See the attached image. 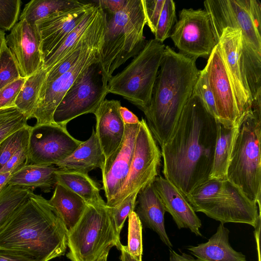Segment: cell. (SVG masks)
I'll list each match as a JSON object with an SVG mask.
<instances>
[{
	"instance_id": "1",
	"label": "cell",
	"mask_w": 261,
	"mask_h": 261,
	"mask_svg": "<svg viewBox=\"0 0 261 261\" xmlns=\"http://www.w3.org/2000/svg\"><path fill=\"white\" fill-rule=\"evenodd\" d=\"M219 124L201 98L192 94L161 146L164 178L185 197L210 178Z\"/></svg>"
},
{
	"instance_id": "2",
	"label": "cell",
	"mask_w": 261,
	"mask_h": 261,
	"mask_svg": "<svg viewBox=\"0 0 261 261\" xmlns=\"http://www.w3.org/2000/svg\"><path fill=\"white\" fill-rule=\"evenodd\" d=\"M68 232L48 200L31 192L0 226V250L35 261H49L65 254Z\"/></svg>"
},
{
	"instance_id": "3",
	"label": "cell",
	"mask_w": 261,
	"mask_h": 261,
	"mask_svg": "<svg viewBox=\"0 0 261 261\" xmlns=\"http://www.w3.org/2000/svg\"><path fill=\"white\" fill-rule=\"evenodd\" d=\"M196 61L195 58L165 46L150 104L143 112L147 124L161 147L171 136L192 95L199 71Z\"/></svg>"
},
{
	"instance_id": "4",
	"label": "cell",
	"mask_w": 261,
	"mask_h": 261,
	"mask_svg": "<svg viewBox=\"0 0 261 261\" xmlns=\"http://www.w3.org/2000/svg\"><path fill=\"white\" fill-rule=\"evenodd\" d=\"M261 96L240 118L229 163L228 180L238 187L251 201L260 205Z\"/></svg>"
},
{
	"instance_id": "5",
	"label": "cell",
	"mask_w": 261,
	"mask_h": 261,
	"mask_svg": "<svg viewBox=\"0 0 261 261\" xmlns=\"http://www.w3.org/2000/svg\"><path fill=\"white\" fill-rule=\"evenodd\" d=\"M106 14L99 62L109 81L116 69L144 47L147 41L143 33L146 21L143 0H126L120 10Z\"/></svg>"
},
{
	"instance_id": "6",
	"label": "cell",
	"mask_w": 261,
	"mask_h": 261,
	"mask_svg": "<svg viewBox=\"0 0 261 261\" xmlns=\"http://www.w3.org/2000/svg\"><path fill=\"white\" fill-rule=\"evenodd\" d=\"M122 245L106 204H88L68 232L66 256L71 261H97L112 247L120 250Z\"/></svg>"
},
{
	"instance_id": "7",
	"label": "cell",
	"mask_w": 261,
	"mask_h": 261,
	"mask_svg": "<svg viewBox=\"0 0 261 261\" xmlns=\"http://www.w3.org/2000/svg\"><path fill=\"white\" fill-rule=\"evenodd\" d=\"M165 45L154 39L108 82V92L122 96L144 112L149 106Z\"/></svg>"
},
{
	"instance_id": "8",
	"label": "cell",
	"mask_w": 261,
	"mask_h": 261,
	"mask_svg": "<svg viewBox=\"0 0 261 261\" xmlns=\"http://www.w3.org/2000/svg\"><path fill=\"white\" fill-rule=\"evenodd\" d=\"M109 80L99 62L85 69L65 93L54 114V122L66 127L72 119L96 111L109 93Z\"/></svg>"
},
{
	"instance_id": "9",
	"label": "cell",
	"mask_w": 261,
	"mask_h": 261,
	"mask_svg": "<svg viewBox=\"0 0 261 261\" xmlns=\"http://www.w3.org/2000/svg\"><path fill=\"white\" fill-rule=\"evenodd\" d=\"M106 28V22L72 67L51 82L42 86L31 117L36 119V125L56 123L54 121V114L65 93L86 68L99 62Z\"/></svg>"
},
{
	"instance_id": "10",
	"label": "cell",
	"mask_w": 261,
	"mask_h": 261,
	"mask_svg": "<svg viewBox=\"0 0 261 261\" xmlns=\"http://www.w3.org/2000/svg\"><path fill=\"white\" fill-rule=\"evenodd\" d=\"M161 152L146 121L142 118L136 135L134 154L123 186L110 207L120 203L128 196L138 192L158 176ZM109 207V206H108Z\"/></svg>"
},
{
	"instance_id": "11",
	"label": "cell",
	"mask_w": 261,
	"mask_h": 261,
	"mask_svg": "<svg viewBox=\"0 0 261 261\" xmlns=\"http://www.w3.org/2000/svg\"><path fill=\"white\" fill-rule=\"evenodd\" d=\"M170 37L180 53L196 59L209 57L218 44L205 9H182Z\"/></svg>"
},
{
	"instance_id": "12",
	"label": "cell",
	"mask_w": 261,
	"mask_h": 261,
	"mask_svg": "<svg viewBox=\"0 0 261 261\" xmlns=\"http://www.w3.org/2000/svg\"><path fill=\"white\" fill-rule=\"evenodd\" d=\"M82 142L73 137L66 127L57 123L31 126L26 165H56L71 155Z\"/></svg>"
},
{
	"instance_id": "13",
	"label": "cell",
	"mask_w": 261,
	"mask_h": 261,
	"mask_svg": "<svg viewBox=\"0 0 261 261\" xmlns=\"http://www.w3.org/2000/svg\"><path fill=\"white\" fill-rule=\"evenodd\" d=\"M201 212L223 224H247L254 228L260 225V205L250 200L227 179L224 180L219 196Z\"/></svg>"
},
{
	"instance_id": "14",
	"label": "cell",
	"mask_w": 261,
	"mask_h": 261,
	"mask_svg": "<svg viewBox=\"0 0 261 261\" xmlns=\"http://www.w3.org/2000/svg\"><path fill=\"white\" fill-rule=\"evenodd\" d=\"M204 6L217 42L224 29H238L243 38L261 52V34L249 13L247 0H206Z\"/></svg>"
},
{
	"instance_id": "15",
	"label": "cell",
	"mask_w": 261,
	"mask_h": 261,
	"mask_svg": "<svg viewBox=\"0 0 261 261\" xmlns=\"http://www.w3.org/2000/svg\"><path fill=\"white\" fill-rule=\"evenodd\" d=\"M204 68L214 96L218 121L226 127L237 125L240 116L236 98L218 44Z\"/></svg>"
},
{
	"instance_id": "16",
	"label": "cell",
	"mask_w": 261,
	"mask_h": 261,
	"mask_svg": "<svg viewBox=\"0 0 261 261\" xmlns=\"http://www.w3.org/2000/svg\"><path fill=\"white\" fill-rule=\"evenodd\" d=\"M5 42L16 62L21 77L28 78L41 68V41L35 24L20 20L5 37Z\"/></svg>"
},
{
	"instance_id": "17",
	"label": "cell",
	"mask_w": 261,
	"mask_h": 261,
	"mask_svg": "<svg viewBox=\"0 0 261 261\" xmlns=\"http://www.w3.org/2000/svg\"><path fill=\"white\" fill-rule=\"evenodd\" d=\"M140 123V122H139ZM139 123L125 124V132L119 147L105 160L101 168L102 189L110 206L121 189L132 160Z\"/></svg>"
},
{
	"instance_id": "18",
	"label": "cell",
	"mask_w": 261,
	"mask_h": 261,
	"mask_svg": "<svg viewBox=\"0 0 261 261\" xmlns=\"http://www.w3.org/2000/svg\"><path fill=\"white\" fill-rule=\"evenodd\" d=\"M242 38L241 30L226 28L222 31L218 41L220 54L232 87L240 118L251 109L252 103L241 69Z\"/></svg>"
},
{
	"instance_id": "19",
	"label": "cell",
	"mask_w": 261,
	"mask_h": 261,
	"mask_svg": "<svg viewBox=\"0 0 261 261\" xmlns=\"http://www.w3.org/2000/svg\"><path fill=\"white\" fill-rule=\"evenodd\" d=\"M95 5L94 3H83L79 6L55 12L35 23L41 38L43 62Z\"/></svg>"
},
{
	"instance_id": "20",
	"label": "cell",
	"mask_w": 261,
	"mask_h": 261,
	"mask_svg": "<svg viewBox=\"0 0 261 261\" xmlns=\"http://www.w3.org/2000/svg\"><path fill=\"white\" fill-rule=\"evenodd\" d=\"M152 184L164 205L166 211L172 217L178 229L188 228L197 236L201 222L186 197L173 184L161 176H157Z\"/></svg>"
},
{
	"instance_id": "21",
	"label": "cell",
	"mask_w": 261,
	"mask_h": 261,
	"mask_svg": "<svg viewBox=\"0 0 261 261\" xmlns=\"http://www.w3.org/2000/svg\"><path fill=\"white\" fill-rule=\"evenodd\" d=\"M118 100L105 99L97 109L96 134L105 159L120 146L124 137L125 124L122 119Z\"/></svg>"
},
{
	"instance_id": "22",
	"label": "cell",
	"mask_w": 261,
	"mask_h": 261,
	"mask_svg": "<svg viewBox=\"0 0 261 261\" xmlns=\"http://www.w3.org/2000/svg\"><path fill=\"white\" fill-rule=\"evenodd\" d=\"M152 182L138 192L134 211L142 224L155 231L161 241L171 248L173 246L165 227L164 215L166 211Z\"/></svg>"
},
{
	"instance_id": "23",
	"label": "cell",
	"mask_w": 261,
	"mask_h": 261,
	"mask_svg": "<svg viewBox=\"0 0 261 261\" xmlns=\"http://www.w3.org/2000/svg\"><path fill=\"white\" fill-rule=\"evenodd\" d=\"M105 160L96 132L93 129L87 140L82 141L71 155L56 165L60 171L88 174L96 168L101 169Z\"/></svg>"
},
{
	"instance_id": "24",
	"label": "cell",
	"mask_w": 261,
	"mask_h": 261,
	"mask_svg": "<svg viewBox=\"0 0 261 261\" xmlns=\"http://www.w3.org/2000/svg\"><path fill=\"white\" fill-rule=\"evenodd\" d=\"M229 230L220 223L207 242L190 246L187 249L196 261H246L245 256L234 250L229 242Z\"/></svg>"
},
{
	"instance_id": "25",
	"label": "cell",
	"mask_w": 261,
	"mask_h": 261,
	"mask_svg": "<svg viewBox=\"0 0 261 261\" xmlns=\"http://www.w3.org/2000/svg\"><path fill=\"white\" fill-rule=\"evenodd\" d=\"M63 220L68 232L79 221L88 204L79 195L60 184H56L48 200Z\"/></svg>"
},
{
	"instance_id": "26",
	"label": "cell",
	"mask_w": 261,
	"mask_h": 261,
	"mask_svg": "<svg viewBox=\"0 0 261 261\" xmlns=\"http://www.w3.org/2000/svg\"><path fill=\"white\" fill-rule=\"evenodd\" d=\"M54 166L28 164L22 166L12 174L7 185L31 188L33 190L40 188L48 193L56 184Z\"/></svg>"
},
{
	"instance_id": "27",
	"label": "cell",
	"mask_w": 261,
	"mask_h": 261,
	"mask_svg": "<svg viewBox=\"0 0 261 261\" xmlns=\"http://www.w3.org/2000/svg\"><path fill=\"white\" fill-rule=\"evenodd\" d=\"M56 184L68 188L82 197L88 204H104L96 183L88 174L60 171L56 172Z\"/></svg>"
},
{
	"instance_id": "28",
	"label": "cell",
	"mask_w": 261,
	"mask_h": 261,
	"mask_svg": "<svg viewBox=\"0 0 261 261\" xmlns=\"http://www.w3.org/2000/svg\"><path fill=\"white\" fill-rule=\"evenodd\" d=\"M99 8V6L95 4V6L88 12L83 20L45 58L41 68L45 70L46 72L67 55L70 54L75 48L83 35L94 21L97 15Z\"/></svg>"
},
{
	"instance_id": "29",
	"label": "cell",
	"mask_w": 261,
	"mask_h": 261,
	"mask_svg": "<svg viewBox=\"0 0 261 261\" xmlns=\"http://www.w3.org/2000/svg\"><path fill=\"white\" fill-rule=\"evenodd\" d=\"M237 128L238 124L234 126L226 127L219 123L210 178L227 179V171Z\"/></svg>"
},
{
	"instance_id": "30",
	"label": "cell",
	"mask_w": 261,
	"mask_h": 261,
	"mask_svg": "<svg viewBox=\"0 0 261 261\" xmlns=\"http://www.w3.org/2000/svg\"><path fill=\"white\" fill-rule=\"evenodd\" d=\"M240 63L242 73L252 101L254 97L261 93V52L243 37Z\"/></svg>"
},
{
	"instance_id": "31",
	"label": "cell",
	"mask_w": 261,
	"mask_h": 261,
	"mask_svg": "<svg viewBox=\"0 0 261 261\" xmlns=\"http://www.w3.org/2000/svg\"><path fill=\"white\" fill-rule=\"evenodd\" d=\"M46 71L40 69L27 78L15 102V107L28 119L31 118L35 109L39 93L45 81Z\"/></svg>"
},
{
	"instance_id": "32",
	"label": "cell",
	"mask_w": 261,
	"mask_h": 261,
	"mask_svg": "<svg viewBox=\"0 0 261 261\" xmlns=\"http://www.w3.org/2000/svg\"><path fill=\"white\" fill-rule=\"evenodd\" d=\"M82 3L76 0H32L25 5L19 19L35 24L55 12L74 7Z\"/></svg>"
},
{
	"instance_id": "33",
	"label": "cell",
	"mask_w": 261,
	"mask_h": 261,
	"mask_svg": "<svg viewBox=\"0 0 261 261\" xmlns=\"http://www.w3.org/2000/svg\"><path fill=\"white\" fill-rule=\"evenodd\" d=\"M224 180L210 178L186 197L195 212H201L221 194Z\"/></svg>"
},
{
	"instance_id": "34",
	"label": "cell",
	"mask_w": 261,
	"mask_h": 261,
	"mask_svg": "<svg viewBox=\"0 0 261 261\" xmlns=\"http://www.w3.org/2000/svg\"><path fill=\"white\" fill-rule=\"evenodd\" d=\"M31 188L7 185L0 192V226L28 198Z\"/></svg>"
},
{
	"instance_id": "35",
	"label": "cell",
	"mask_w": 261,
	"mask_h": 261,
	"mask_svg": "<svg viewBox=\"0 0 261 261\" xmlns=\"http://www.w3.org/2000/svg\"><path fill=\"white\" fill-rule=\"evenodd\" d=\"M28 119L15 107L0 110V144L10 135L28 125Z\"/></svg>"
},
{
	"instance_id": "36",
	"label": "cell",
	"mask_w": 261,
	"mask_h": 261,
	"mask_svg": "<svg viewBox=\"0 0 261 261\" xmlns=\"http://www.w3.org/2000/svg\"><path fill=\"white\" fill-rule=\"evenodd\" d=\"M30 127L28 125L16 131L0 144V169L17 151L28 144Z\"/></svg>"
},
{
	"instance_id": "37",
	"label": "cell",
	"mask_w": 261,
	"mask_h": 261,
	"mask_svg": "<svg viewBox=\"0 0 261 261\" xmlns=\"http://www.w3.org/2000/svg\"><path fill=\"white\" fill-rule=\"evenodd\" d=\"M127 245L124 246L128 253L137 261H142L143 252L142 224L135 211L128 216Z\"/></svg>"
},
{
	"instance_id": "38",
	"label": "cell",
	"mask_w": 261,
	"mask_h": 261,
	"mask_svg": "<svg viewBox=\"0 0 261 261\" xmlns=\"http://www.w3.org/2000/svg\"><path fill=\"white\" fill-rule=\"evenodd\" d=\"M176 22L175 5L172 0H165L164 4L154 34V39L163 43L171 35Z\"/></svg>"
},
{
	"instance_id": "39",
	"label": "cell",
	"mask_w": 261,
	"mask_h": 261,
	"mask_svg": "<svg viewBox=\"0 0 261 261\" xmlns=\"http://www.w3.org/2000/svg\"><path fill=\"white\" fill-rule=\"evenodd\" d=\"M20 77L16 62L5 42L0 52V89Z\"/></svg>"
},
{
	"instance_id": "40",
	"label": "cell",
	"mask_w": 261,
	"mask_h": 261,
	"mask_svg": "<svg viewBox=\"0 0 261 261\" xmlns=\"http://www.w3.org/2000/svg\"><path fill=\"white\" fill-rule=\"evenodd\" d=\"M137 194L138 193L135 192L128 196L115 207L107 206L119 235L126 219L135 210Z\"/></svg>"
},
{
	"instance_id": "41",
	"label": "cell",
	"mask_w": 261,
	"mask_h": 261,
	"mask_svg": "<svg viewBox=\"0 0 261 261\" xmlns=\"http://www.w3.org/2000/svg\"><path fill=\"white\" fill-rule=\"evenodd\" d=\"M192 94L199 96L209 112L217 119V115L214 96L205 68L199 71Z\"/></svg>"
},
{
	"instance_id": "42",
	"label": "cell",
	"mask_w": 261,
	"mask_h": 261,
	"mask_svg": "<svg viewBox=\"0 0 261 261\" xmlns=\"http://www.w3.org/2000/svg\"><path fill=\"white\" fill-rule=\"evenodd\" d=\"M20 0H0V30H11L16 23L20 13Z\"/></svg>"
},
{
	"instance_id": "43",
	"label": "cell",
	"mask_w": 261,
	"mask_h": 261,
	"mask_svg": "<svg viewBox=\"0 0 261 261\" xmlns=\"http://www.w3.org/2000/svg\"><path fill=\"white\" fill-rule=\"evenodd\" d=\"M27 78L20 77L0 89V110L15 107V102Z\"/></svg>"
},
{
	"instance_id": "44",
	"label": "cell",
	"mask_w": 261,
	"mask_h": 261,
	"mask_svg": "<svg viewBox=\"0 0 261 261\" xmlns=\"http://www.w3.org/2000/svg\"><path fill=\"white\" fill-rule=\"evenodd\" d=\"M164 2L165 0H143L146 24L153 34L155 32Z\"/></svg>"
},
{
	"instance_id": "45",
	"label": "cell",
	"mask_w": 261,
	"mask_h": 261,
	"mask_svg": "<svg viewBox=\"0 0 261 261\" xmlns=\"http://www.w3.org/2000/svg\"><path fill=\"white\" fill-rule=\"evenodd\" d=\"M27 145L19 149L12 156L0 169V173L10 172L13 174L26 165L28 158Z\"/></svg>"
},
{
	"instance_id": "46",
	"label": "cell",
	"mask_w": 261,
	"mask_h": 261,
	"mask_svg": "<svg viewBox=\"0 0 261 261\" xmlns=\"http://www.w3.org/2000/svg\"><path fill=\"white\" fill-rule=\"evenodd\" d=\"M249 13L259 34L261 33V3L258 0H247Z\"/></svg>"
},
{
	"instance_id": "47",
	"label": "cell",
	"mask_w": 261,
	"mask_h": 261,
	"mask_svg": "<svg viewBox=\"0 0 261 261\" xmlns=\"http://www.w3.org/2000/svg\"><path fill=\"white\" fill-rule=\"evenodd\" d=\"M126 2V0H99L94 1V3L106 13H113L120 10Z\"/></svg>"
},
{
	"instance_id": "48",
	"label": "cell",
	"mask_w": 261,
	"mask_h": 261,
	"mask_svg": "<svg viewBox=\"0 0 261 261\" xmlns=\"http://www.w3.org/2000/svg\"><path fill=\"white\" fill-rule=\"evenodd\" d=\"M120 113L125 124H135L140 122L137 116L125 107L121 106Z\"/></svg>"
},
{
	"instance_id": "49",
	"label": "cell",
	"mask_w": 261,
	"mask_h": 261,
	"mask_svg": "<svg viewBox=\"0 0 261 261\" xmlns=\"http://www.w3.org/2000/svg\"><path fill=\"white\" fill-rule=\"evenodd\" d=\"M0 261H35L23 255L0 250Z\"/></svg>"
},
{
	"instance_id": "50",
	"label": "cell",
	"mask_w": 261,
	"mask_h": 261,
	"mask_svg": "<svg viewBox=\"0 0 261 261\" xmlns=\"http://www.w3.org/2000/svg\"><path fill=\"white\" fill-rule=\"evenodd\" d=\"M169 261H196L191 255L185 253L179 254L171 248H169Z\"/></svg>"
},
{
	"instance_id": "51",
	"label": "cell",
	"mask_w": 261,
	"mask_h": 261,
	"mask_svg": "<svg viewBox=\"0 0 261 261\" xmlns=\"http://www.w3.org/2000/svg\"><path fill=\"white\" fill-rule=\"evenodd\" d=\"M11 175L10 172L0 173V192L7 185Z\"/></svg>"
},
{
	"instance_id": "52",
	"label": "cell",
	"mask_w": 261,
	"mask_h": 261,
	"mask_svg": "<svg viewBox=\"0 0 261 261\" xmlns=\"http://www.w3.org/2000/svg\"><path fill=\"white\" fill-rule=\"evenodd\" d=\"M121 252L120 259L121 261H137L133 256H132L125 249L124 245H122L120 250Z\"/></svg>"
},
{
	"instance_id": "53",
	"label": "cell",
	"mask_w": 261,
	"mask_h": 261,
	"mask_svg": "<svg viewBox=\"0 0 261 261\" xmlns=\"http://www.w3.org/2000/svg\"><path fill=\"white\" fill-rule=\"evenodd\" d=\"M5 42V34L3 31L0 30V52Z\"/></svg>"
},
{
	"instance_id": "54",
	"label": "cell",
	"mask_w": 261,
	"mask_h": 261,
	"mask_svg": "<svg viewBox=\"0 0 261 261\" xmlns=\"http://www.w3.org/2000/svg\"><path fill=\"white\" fill-rule=\"evenodd\" d=\"M109 251H106L97 261H107Z\"/></svg>"
}]
</instances>
